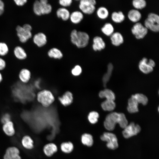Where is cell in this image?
<instances>
[{"label":"cell","mask_w":159,"mask_h":159,"mask_svg":"<svg viewBox=\"0 0 159 159\" xmlns=\"http://www.w3.org/2000/svg\"><path fill=\"white\" fill-rule=\"evenodd\" d=\"M21 82L15 85L12 88V94L16 100L21 102L32 100L35 97L33 87L32 85Z\"/></svg>","instance_id":"1"},{"label":"cell","mask_w":159,"mask_h":159,"mask_svg":"<svg viewBox=\"0 0 159 159\" xmlns=\"http://www.w3.org/2000/svg\"><path fill=\"white\" fill-rule=\"evenodd\" d=\"M117 123L124 128L128 125V121L124 114L115 112L107 115L104 122L105 128L109 131L113 130Z\"/></svg>","instance_id":"2"},{"label":"cell","mask_w":159,"mask_h":159,"mask_svg":"<svg viewBox=\"0 0 159 159\" xmlns=\"http://www.w3.org/2000/svg\"><path fill=\"white\" fill-rule=\"evenodd\" d=\"M70 37L72 43L79 48L87 47L89 44L90 38L89 35L86 32L77 31L75 29L72 30Z\"/></svg>","instance_id":"3"},{"label":"cell","mask_w":159,"mask_h":159,"mask_svg":"<svg viewBox=\"0 0 159 159\" xmlns=\"http://www.w3.org/2000/svg\"><path fill=\"white\" fill-rule=\"evenodd\" d=\"M37 99L38 102L44 107H47L50 106L55 99L52 93L46 90L39 92L37 94Z\"/></svg>","instance_id":"4"},{"label":"cell","mask_w":159,"mask_h":159,"mask_svg":"<svg viewBox=\"0 0 159 159\" xmlns=\"http://www.w3.org/2000/svg\"><path fill=\"white\" fill-rule=\"evenodd\" d=\"M144 26L148 29L155 32L159 31V16L154 13L148 14L145 20Z\"/></svg>","instance_id":"5"},{"label":"cell","mask_w":159,"mask_h":159,"mask_svg":"<svg viewBox=\"0 0 159 159\" xmlns=\"http://www.w3.org/2000/svg\"><path fill=\"white\" fill-rule=\"evenodd\" d=\"M96 1L95 0H81L79 7L83 14H91L95 10Z\"/></svg>","instance_id":"6"},{"label":"cell","mask_w":159,"mask_h":159,"mask_svg":"<svg viewBox=\"0 0 159 159\" xmlns=\"http://www.w3.org/2000/svg\"><path fill=\"white\" fill-rule=\"evenodd\" d=\"M100 138L102 141L107 142L106 146L110 149L115 150L118 147L117 137L112 133L105 132L100 136Z\"/></svg>","instance_id":"7"},{"label":"cell","mask_w":159,"mask_h":159,"mask_svg":"<svg viewBox=\"0 0 159 159\" xmlns=\"http://www.w3.org/2000/svg\"><path fill=\"white\" fill-rule=\"evenodd\" d=\"M132 34L138 39H143L147 34L148 29L141 23L139 22L135 23L131 29Z\"/></svg>","instance_id":"8"},{"label":"cell","mask_w":159,"mask_h":159,"mask_svg":"<svg viewBox=\"0 0 159 159\" xmlns=\"http://www.w3.org/2000/svg\"><path fill=\"white\" fill-rule=\"evenodd\" d=\"M122 132L123 137L125 138H128L137 135L141 131V127L138 124L131 122L128 125Z\"/></svg>","instance_id":"9"},{"label":"cell","mask_w":159,"mask_h":159,"mask_svg":"<svg viewBox=\"0 0 159 159\" xmlns=\"http://www.w3.org/2000/svg\"><path fill=\"white\" fill-rule=\"evenodd\" d=\"M16 29L17 36L21 42L25 43L31 38L32 34L31 31L25 30L19 25H18Z\"/></svg>","instance_id":"10"},{"label":"cell","mask_w":159,"mask_h":159,"mask_svg":"<svg viewBox=\"0 0 159 159\" xmlns=\"http://www.w3.org/2000/svg\"><path fill=\"white\" fill-rule=\"evenodd\" d=\"M106 47V44L103 39L99 36H96L93 39L92 47L95 51H100L104 49Z\"/></svg>","instance_id":"11"},{"label":"cell","mask_w":159,"mask_h":159,"mask_svg":"<svg viewBox=\"0 0 159 159\" xmlns=\"http://www.w3.org/2000/svg\"><path fill=\"white\" fill-rule=\"evenodd\" d=\"M19 154V150L17 148L10 147L6 150L4 158V159H21Z\"/></svg>","instance_id":"12"},{"label":"cell","mask_w":159,"mask_h":159,"mask_svg":"<svg viewBox=\"0 0 159 159\" xmlns=\"http://www.w3.org/2000/svg\"><path fill=\"white\" fill-rule=\"evenodd\" d=\"M33 41L38 47H42L45 45L47 42V36L43 32H39L34 36Z\"/></svg>","instance_id":"13"},{"label":"cell","mask_w":159,"mask_h":159,"mask_svg":"<svg viewBox=\"0 0 159 159\" xmlns=\"http://www.w3.org/2000/svg\"><path fill=\"white\" fill-rule=\"evenodd\" d=\"M138 67L140 70L145 74H148L151 72L153 68L150 65L148 59L145 57L143 58L140 61Z\"/></svg>","instance_id":"14"},{"label":"cell","mask_w":159,"mask_h":159,"mask_svg":"<svg viewBox=\"0 0 159 159\" xmlns=\"http://www.w3.org/2000/svg\"><path fill=\"white\" fill-rule=\"evenodd\" d=\"M31 74L30 70L26 68L21 69L18 74V77L21 82L27 84L31 79Z\"/></svg>","instance_id":"15"},{"label":"cell","mask_w":159,"mask_h":159,"mask_svg":"<svg viewBox=\"0 0 159 159\" xmlns=\"http://www.w3.org/2000/svg\"><path fill=\"white\" fill-rule=\"evenodd\" d=\"M110 39L112 44L116 47L120 46L124 42L122 35L119 32H114L110 36Z\"/></svg>","instance_id":"16"},{"label":"cell","mask_w":159,"mask_h":159,"mask_svg":"<svg viewBox=\"0 0 159 159\" xmlns=\"http://www.w3.org/2000/svg\"><path fill=\"white\" fill-rule=\"evenodd\" d=\"M58 99L63 105L67 106L72 104L73 102V95L70 92L67 91L61 97H59Z\"/></svg>","instance_id":"17"},{"label":"cell","mask_w":159,"mask_h":159,"mask_svg":"<svg viewBox=\"0 0 159 159\" xmlns=\"http://www.w3.org/2000/svg\"><path fill=\"white\" fill-rule=\"evenodd\" d=\"M58 150L56 145L53 143H48L45 145L43 148V151L47 156H52Z\"/></svg>","instance_id":"18"},{"label":"cell","mask_w":159,"mask_h":159,"mask_svg":"<svg viewBox=\"0 0 159 159\" xmlns=\"http://www.w3.org/2000/svg\"><path fill=\"white\" fill-rule=\"evenodd\" d=\"M127 17L130 21L136 23L141 19L142 15L138 10L135 9H132L128 12Z\"/></svg>","instance_id":"19"},{"label":"cell","mask_w":159,"mask_h":159,"mask_svg":"<svg viewBox=\"0 0 159 159\" xmlns=\"http://www.w3.org/2000/svg\"><path fill=\"white\" fill-rule=\"evenodd\" d=\"M84 15L80 11H75L70 14L69 18L71 22L74 24L80 23L83 19Z\"/></svg>","instance_id":"20"},{"label":"cell","mask_w":159,"mask_h":159,"mask_svg":"<svg viewBox=\"0 0 159 159\" xmlns=\"http://www.w3.org/2000/svg\"><path fill=\"white\" fill-rule=\"evenodd\" d=\"M128 105L127 109L128 112L130 113H135L138 111V103L134 97L133 95L128 100Z\"/></svg>","instance_id":"21"},{"label":"cell","mask_w":159,"mask_h":159,"mask_svg":"<svg viewBox=\"0 0 159 159\" xmlns=\"http://www.w3.org/2000/svg\"><path fill=\"white\" fill-rule=\"evenodd\" d=\"M56 14L58 18L64 21H66L69 19L70 13L67 8L62 7L57 10Z\"/></svg>","instance_id":"22"},{"label":"cell","mask_w":159,"mask_h":159,"mask_svg":"<svg viewBox=\"0 0 159 159\" xmlns=\"http://www.w3.org/2000/svg\"><path fill=\"white\" fill-rule=\"evenodd\" d=\"M48 56L51 58L60 59L63 57V54L59 49L56 47L50 49L47 52Z\"/></svg>","instance_id":"23"},{"label":"cell","mask_w":159,"mask_h":159,"mask_svg":"<svg viewBox=\"0 0 159 159\" xmlns=\"http://www.w3.org/2000/svg\"><path fill=\"white\" fill-rule=\"evenodd\" d=\"M99 95L101 98H105L106 100L113 101L114 100L115 97L114 93L108 89H105L101 91L99 93Z\"/></svg>","instance_id":"24"},{"label":"cell","mask_w":159,"mask_h":159,"mask_svg":"<svg viewBox=\"0 0 159 159\" xmlns=\"http://www.w3.org/2000/svg\"><path fill=\"white\" fill-rule=\"evenodd\" d=\"M3 129L5 133L9 136H12L15 133L13 122L10 121L3 124Z\"/></svg>","instance_id":"25"},{"label":"cell","mask_w":159,"mask_h":159,"mask_svg":"<svg viewBox=\"0 0 159 159\" xmlns=\"http://www.w3.org/2000/svg\"><path fill=\"white\" fill-rule=\"evenodd\" d=\"M14 53L15 57L19 60H24L26 58L27 55L24 50L21 47H16L14 49Z\"/></svg>","instance_id":"26"},{"label":"cell","mask_w":159,"mask_h":159,"mask_svg":"<svg viewBox=\"0 0 159 159\" xmlns=\"http://www.w3.org/2000/svg\"><path fill=\"white\" fill-rule=\"evenodd\" d=\"M81 141L83 145L88 147L92 146L94 142L92 135L87 133H84L82 135Z\"/></svg>","instance_id":"27"},{"label":"cell","mask_w":159,"mask_h":159,"mask_svg":"<svg viewBox=\"0 0 159 159\" xmlns=\"http://www.w3.org/2000/svg\"><path fill=\"white\" fill-rule=\"evenodd\" d=\"M39 1L42 6V15L48 14L51 13L52 10V6L48 3V1L47 0H40Z\"/></svg>","instance_id":"28"},{"label":"cell","mask_w":159,"mask_h":159,"mask_svg":"<svg viewBox=\"0 0 159 159\" xmlns=\"http://www.w3.org/2000/svg\"><path fill=\"white\" fill-rule=\"evenodd\" d=\"M111 18L114 22L120 23L124 20L125 16L122 11H114L111 14Z\"/></svg>","instance_id":"29"},{"label":"cell","mask_w":159,"mask_h":159,"mask_svg":"<svg viewBox=\"0 0 159 159\" xmlns=\"http://www.w3.org/2000/svg\"><path fill=\"white\" fill-rule=\"evenodd\" d=\"M101 106L104 110L110 111L115 109L116 104L114 101L106 100L102 103Z\"/></svg>","instance_id":"30"},{"label":"cell","mask_w":159,"mask_h":159,"mask_svg":"<svg viewBox=\"0 0 159 159\" xmlns=\"http://www.w3.org/2000/svg\"><path fill=\"white\" fill-rule=\"evenodd\" d=\"M101 31L105 35L110 37L114 32V29L111 23H106L101 28Z\"/></svg>","instance_id":"31"},{"label":"cell","mask_w":159,"mask_h":159,"mask_svg":"<svg viewBox=\"0 0 159 159\" xmlns=\"http://www.w3.org/2000/svg\"><path fill=\"white\" fill-rule=\"evenodd\" d=\"M113 68V65L111 63H110L108 64L107 67V72L104 74L102 77L103 85L105 87H106L107 83L110 80L112 74Z\"/></svg>","instance_id":"32"},{"label":"cell","mask_w":159,"mask_h":159,"mask_svg":"<svg viewBox=\"0 0 159 159\" xmlns=\"http://www.w3.org/2000/svg\"><path fill=\"white\" fill-rule=\"evenodd\" d=\"M60 148L62 151L66 153H71L74 149V145L70 141L64 142L60 145Z\"/></svg>","instance_id":"33"},{"label":"cell","mask_w":159,"mask_h":159,"mask_svg":"<svg viewBox=\"0 0 159 159\" xmlns=\"http://www.w3.org/2000/svg\"><path fill=\"white\" fill-rule=\"evenodd\" d=\"M21 143L23 146L27 149H31L34 147L33 141L28 135H26L23 137Z\"/></svg>","instance_id":"34"},{"label":"cell","mask_w":159,"mask_h":159,"mask_svg":"<svg viewBox=\"0 0 159 159\" xmlns=\"http://www.w3.org/2000/svg\"><path fill=\"white\" fill-rule=\"evenodd\" d=\"M96 14L97 17L101 19H107L109 14L108 9L105 7L101 6L99 7L96 11Z\"/></svg>","instance_id":"35"},{"label":"cell","mask_w":159,"mask_h":159,"mask_svg":"<svg viewBox=\"0 0 159 159\" xmlns=\"http://www.w3.org/2000/svg\"><path fill=\"white\" fill-rule=\"evenodd\" d=\"M132 4L135 9L138 10L144 8L147 5V3L145 0H133Z\"/></svg>","instance_id":"36"},{"label":"cell","mask_w":159,"mask_h":159,"mask_svg":"<svg viewBox=\"0 0 159 159\" xmlns=\"http://www.w3.org/2000/svg\"><path fill=\"white\" fill-rule=\"evenodd\" d=\"M133 96L138 104L141 103L143 105H145L147 104L148 101V98L145 95L138 93L133 95Z\"/></svg>","instance_id":"37"},{"label":"cell","mask_w":159,"mask_h":159,"mask_svg":"<svg viewBox=\"0 0 159 159\" xmlns=\"http://www.w3.org/2000/svg\"><path fill=\"white\" fill-rule=\"evenodd\" d=\"M99 116V114L97 112L92 111L89 114L87 118L89 122L91 123L95 124L98 122Z\"/></svg>","instance_id":"38"},{"label":"cell","mask_w":159,"mask_h":159,"mask_svg":"<svg viewBox=\"0 0 159 159\" xmlns=\"http://www.w3.org/2000/svg\"><path fill=\"white\" fill-rule=\"evenodd\" d=\"M33 11L34 14L37 16L42 15L41 12L42 6L39 0H36L33 5Z\"/></svg>","instance_id":"39"},{"label":"cell","mask_w":159,"mask_h":159,"mask_svg":"<svg viewBox=\"0 0 159 159\" xmlns=\"http://www.w3.org/2000/svg\"><path fill=\"white\" fill-rule=\"evenodd\" d=\"M9 50V47L6 43L0 42V56L6 55L8 53Z\"/></svg>","instance_id":"40"},{"label":"cell","mask_w":159,"mask_h":159,"mask_svg":"<svg viewBox=\"0 0 159 159\" xmlns=\"http://www.w3.org/2000/svg\"><path fill=\"white\" fill-rule=\"evenodd\" d=\"M82 69L79 65H76L72 69L71 72L72 74L75 76H78L81 73Z\"/></svg>","instance_id":"41"},{"label":"cell","mask_w":159,"mask_h":159,"mask_svg":"<svg viewBox=\"0 0 159 159\" xmlns=\"http://www.w3.org/2000/svg\"><path fill=\"white\" fill-rule=\"evenodd\" d=\"M72 3V0H59V3L62 7L65 8L71 6Z\"/></svg>","instance_id":"42"},{"label":"cell","mask_w":159,"mask_h":159,"mask_svg":"<svg viewBox=\"0 0 159 159\" xmlns=\"http://www.w3.org/2000/svg\"><path fill=\"white\" fill-rule=\"evenodd\" d=\"M11 115L8 113H6L4 114L1 118V121L3 124L11 121Z\"/></svg>","instance_id":"43"},{"label":"cell","mask_w":159,"mask_h":159,"mask_svg":"<svg viewBox=\"0 0 159 159\" xmlns=\"http://www.w3.org/2000/svg\"><path fill=\"white\" fill-rule=\"evenodd\" d=\"M16 4L19 6H22L24 5L27 1L26 0H14Z\"/></svg>","instance_id":"44"},{"label":"cell","mask_w":159,"mask_h":159,"mask_svg":"<svg viewBox=\"0 0 159 159\" xmlns=\"http://www.w3.org/2000/svg\"><path fill=\"white\" fill-rule=\"evenodd\" d=\"M6 65L5 61L2 58L0 57V71L4 70Z\"/></svg>","instance_id":"45"},{"label":"cell","mask_w":159,"mask_h":159,"mask_svg":"<svg viewBox=\"0 0 159 159\" xmlns=\"http://www.w3.org/2000/svg\"><path fill=\"white\" fill-rule=\"evenodd\" d=\"M4 2L0 0V16L3 13L4 11Z\"/></svg>","instance_id":"46"},{"label":"cell","mask_w":159,"mask_h":159,"mask_svg":"<svg viewBox=\"0 0 159 159\" xmlns=\"http://www.w3.org/2000/svg\"><path fill=\"white\" fill-rule=\"evenodd\" d=\"M22 27L26 31H31L32 29V26L29 24H24Z\"/></svg>","instance_id":"47"},{"label":"cell","mask_w":159,"mask_h":159,"mask_svg":"<svg viewBox=\"0 0 159 159\" xmlns=\"http://www.w3.org/2000/svg\"><path fill=\"white\" fill-rule=\"evenodd\" d=\"M3 80V76L1 73L0 72V83Z\"/></svg>","instance_id":"48"}]
</instances>
